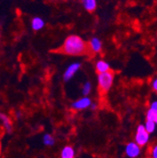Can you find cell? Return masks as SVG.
<instances>
[{
  "label": "cell",
  "mask_w": 157,
  "mask_h": 158,
  "mask_svg": "<svg viewBox=\"0 0 157 158\" xmlns=\"http://www.w3.org/2000/svg\"><path fill=\"white\" fill-rule=\"evenodd\" d=\"M62 52L68 56H82L87 54L88 45L84 40L77 35H70L62 45Z\"/></svg>",
  "instance_id": "obj_1"
},
{
  "label": "cell",
  "mask_w": 157,
  "mask_h": 158,
  "mask_svg": "<svg viewBox=\"0 0 157 158\" xmlns=\"http://www.w3.org/2000/svg\"><path fill=\"white\" fill-rule=\"evenodd\" d=\"M115 74L113 72L109 71L104 73H98L97 76V82L98 88L102 93H106L110 90L114 83Z\"/></svg>",
  "instance_id": "obj_2"
},
{
  "label": "cell",
  "mask_w": 157,
  "mask_h": 158,
  "mask_svg": "<svg viewBox=\"0 0 157 158\" xmlns=\"http://www.w3.org/2000/svg\"><path fill=\"white\" fill-rule=\"evenodd\" d=\"M150 133L146 130L144 124H139L136 128L135 135H134V142L138 144L141 148L146 146L150 140Z\"/></svg>",
  "instance_id": "obj_3"
},
{
  "label": "cell",
  "mask_w": 157,
  "mask_h": 158,
  "mask_svg": "<svg viewBox=\"0 0 157 158\" xmlns=\"http://www.w3.org/2000/svg\"><path fill=\"white\" fill-rule=\"evenodd\" d=\"M91 105H92L91 99L89 96H83L82 98H79L78 100L72 102L71 105V107L76 111H81V110H85L89 107L90 108Z\"/></svg>",
  "instance_id": "obj_4"
},
{
  "label": "cell",
  "mask_w": 157,
  "mask_h": 158,
  "mask_svg": "<svg viewBox=\"0 0 157 158\" xmlns=\"http://www.w3.org/2000/svg\"><path fill=\"white\" fill-rule=\"evenodd\" d=\"M124 152L128 158H137L141 153V147L134 141H131L125 146Z\"/></svg>",
  "instance_id": "obj_5"
},
{
  "label": "cell",
  "mask_w": 157,
  "mask_h": 158,
  "mask_svg": "<svg viewBox=\"0 0 157 158\" xmlns=\"http://www.w3.org/2000/svg\"><path fill=\"white\" fill-rule=\"evenodd\" d=\"M81 68V63L80 62H73L71 65L68 66V68L66 69V71L63 73V80L64 82H68L70 81L72 78H73V76L75 75V73L79 71V69Z\"/></svg>",
  "instance_id": "obj_6"
},
{
  "label": "cell",
  "mask_w": 157,
  "mask_h": 158,
  "mask_svg": "<svg viewBox=\"0 0 157 158\" xmlns=\"http://www.w3.org/2000/svg\"><path fill=\"white\" fill-rule=\"evenodd\" d=\"M89 49L93 52V53H100L102 51V48H103V43L102 41L99 39V38H92L90 39L89 41Z\"/></svg>",
  "instance_id": "obj_7"
},
{
  "label": "cell",
  "mask_w": 157,
  "mask_h": 158,
  "mask_svg": "<svg viewBox=\"0 0 157 158\" xmlns=\"http://www.w3.org/2000/svg\"><path fill=\"white\" fill-rule=\"evenodd\" d=\"M0 120H1V123L3 124V127H4L6 133L11 134L13 131V126H12V123L10 121V118H9V116H7L4 113H1V115H0Z\"/></svg>",
  "instance_id": "obj_8"
},
{
  "label": "cell",
  "mask_w": 157,
  "mask_h": 158,
  "mask_svg": "<svg viewBox=\"0 0 157 158\" xmlns=\"http://www.w3.org/2000/svg\"><path fill=\"white\" fill-rule=\"evenodd\" d=\"M95 70L97 73H104L110 71V65L104 59H100L95 63Z\"/></svg>",
  "instance_id": "obj_9"
},
{
  "label": "cell",
  "mask_w": 157,
  "mask_h": 158,
  "mask_svg": "<svg viewBox=\"0 0 157 158\" xmlns=\"http://www.w3.org/2000/svg\"><path fill=\"white\" fill-rule=\"evenodd\" d=\"M75 150L71 145H66L62 148L60 152V158H74Z\"/></svg>",
  "instance_id": "obj_10"
},
{
  "label": "cell",
  "mask_w": 157,
  "mask_h": 158,
  "mask_svg": "<svg viewBox=\"0 0 157 158\" xmlns=\"http://www.w3.org/2000/svg\"><path fill=\"white\" fill-rule=\"evenodd\" d=\"M45 22L44 20L41 17H34L31 21V28L34 31H39L44 27Z\"/></svg>",
  "instance_id": "obj_11"
},
{
  "label": "cell",
  "mask_w": 157,
  "mask_h": 158,
  "mask_svg": "<svg viewBox=\"0 0 157 158\" xmlns=\"http://www.w3.org/2000/svg\"><path fill=\"white\" fill-rule=\"evenodd\" d=\"M82 4L85 10L89 12H92L97 8V1L96 0H82Z\"/></svg>",
  "instance_id": "obj_12"
},
{
  "label": "cell",
  "mask_w": 157,
  "mask_h": 158,
  "mask_svg": "<svg viewBox=\"0 0 157 158\" xmlns=\"http://www.w3.org/2000/svg\"><path fill=\"white\" fill-rule=\"evenodd\" d=\"M43 145H45L47 147L54 146L55 145V137L50 134H45L43 137Z\"/></svg>",
  "instance_id": "obj_13"
},
{
  "label": "cell",
  "mask_w": 157,
  "mask_h": 158,
  "mask_svg": "<svg viewBox=\"0 0 157 158\" xmlns=\"http://www.w3.org/2000/svg\"><path fill=\"white\" fill-rule=\"evenodd\" d=\"M144 125H145L146 130H147L150 134H151V133H153V132L155 131V127H156V123H155V122L146 120Z\"/></svg>",
  "instance_id": "obj_14"
},
{
  "label": "cell",
  "mask_w": 157,
  "mask_h": 158,
  "mask_svg": "<svg viewBox=\"0 0 157 158\" xmlns=\"http://www.w3.org/2000/svg\"><path fill=\"white\" fill-rule=\"evenodd\" d=\"M91 89H92L91 83L89 81L85 82V84L82 87V94H83V96H89L90 94V92H91Z\"/></svg>",
  "instance_id": "obj_15"
},
{
  "label": "cell",
  "mask_w": 157,
  "mask_h": 158,
  "mask_svg": "<svg viewBox=\"0 0 157 158\" xmlns=\"http://www.w3.org/2000/svg\"><path fill=\"white\" fill-rule=\"evenodd\" d=\"M146 120L153 121L156 123L157 122V113L154 110H152L151 108H149L146 113Z\"/></svg>",
  "instance_id": "obj_16"
},
{
  "label": "cell",
  "mask_w": 157,
  "mask_h": 158,
  "mask_svg": "<svg viewBox=\"0 0 157 158\" xmlns=\"http://www.w3.org/2000/svg\"><path fill=\"white\" fill-rule=\"evenodd\" d=\"M151 158H157V144H155L151 148Z\"/></svg>",
  "instance_id": "obj_17"
},
{
  "label": "cell",
  "mask_w": 157,
  "mask_h": 158,
  "mask_svg": "<svg viewBox=\"0 0 157 158\" xmlns=\"http://www.w3.org/2000/svg\"><path fill=\"white\" fill-rule=\"evenodd\" d=\"M151 88H152L153 91L157 93V77H155L153 80H152V82H151Z\"/></svg>",
  "instance_id": "obj_18"
},
{
  "label": "cell",
  "mask_w": 157,
  "mask_h": 158,
  "mask_svg": "<svg viewBox=\"0 0 157 158\" xmlns=\"http://www.w3.org/2000/svg\"><path fill=\"white\" fill-rule=\"evenodd\" d=\"M150 108H151L152 110H154V111L157 113V101L151 102V106H150Z\"/></svg>",
  "instance_id": "obj_19"
},
{
  "label": "cell",
  "mask_w": 157,
  "mask_h": 158,
  "mask_svg": "<svg viewBox=\"0 0 157 158\" xmlns=\"http://www.w3.org/2000/svg\"><path fill=\"white\" fill-rule=\"evenodd\" d=\"M96 108H97V104L92 103V105H91V106H90V109H91V110H95Z\"/></svg>",
  "instance_id": "obj_20"
},
{
  "label": "cell",
  "mask_w": 157,
  "mask_h": 158,
  "mask_svg": "<svg viewBox=\"0 0 157 158\" xmlns=\"http://www.w3.org/2000/svg\"><path fill=\"white\" fill-rule=\"evenodd\" d=\"M20 117H21L20 113H17V115H16V118H20Z\"/></svg>",
  "instance_id": "obj_21"
}]
</instances>
